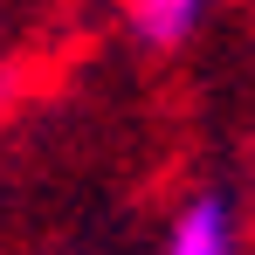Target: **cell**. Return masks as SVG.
Wrapping results in <instances>:
<instances>
[{
  "label": "cell",
  "instance_id": "1",
  "mask_svg": "<svg viewBox=\"0 0 255 255\" xmlns=\"http://www.w3.org/2000/svg\"><path fill=\"white\" fill-rule=\"evenodd\" d=\"M166 255H242V228H235V207L221 193H193L186 207L172 214Z\"/></svg>",
  "mask_w": 255,
  "mask_h": 255
},
{
  "label": "cell",
  "instance_id": "2",
  "mask_svg": "<svg viewBox=\"0 0 255 255\" xmlns=\"http://www.w3.org/2000/svg\"><path fill=\"white\" fill-rule=\"evenodd\" d=\"M118 7L145 48H179V42H193V28L207 21L214 0H118Z\"/></svg>",
  "mask_w": 255,
  "mask_h": 255
}]
</instances>
